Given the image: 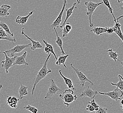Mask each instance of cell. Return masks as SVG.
Masks as SVG:
<instances>
[{
  "instance_id": "obj_1",
  "label": "cell",
  "mask_w": 123,
  "mask_h": 113,
  "mask_svg": "<svg viewBox=\"0 0 123 113\" xmlns=\"http://www.w3.org/2000/svg\"><path fill=\"white\" fill-rule=\"evenodd\" d=\"M52 54H49L47 58L46 59L44 64H43V67L40 70L38 71V74L36 76V78L33 81V87L31 90V95H33L34 91L35 90L36 86L38 83L43 80L44 78H45L48 74L51 73L52 71L49 69H48L47 67L48 62L49 61L50 57L51 56Z\"/></svg>"
},
{
  "instance_id": "obj_2",
  "label": "cell",
  "mask_w": 123,
  "mask_h": 113,
  "mask_svg": "<svg viewBox=\"0 0 123 113\" xmlns=\"http://www.w3.org/2000/svg\"><path fill=\"white\" fill-rule=\"evenodd\" d=\"M104 4L103 2L99 3H94L92 1V0H90L88 1H86L84 3V5L86 8L87 11L86 12V15H87L89 22V25L90 27L93 26V24L92 21V15L96 8L100 5Z\"/></svg>"
},
{
  "instance_id": "obj_3",
  "label": "cell",
  "mask_w": 123,
  "mask_h": 113,
  "mask_svg": "<svg viewBox=\"0 0 123 113\" xmlns=\"http://www.w3.org/2000/svg\"><path fill=\"white\" fill-rule=\"evenodd\" d=\"M74 91L73 89H66L62 94L59 95V97L62 99L64 104L67 107H69L70 104L76 100L78 97L76 94L74 95Z\"/></svg>"
},
{
  "instance_id": "obj_4",
  "label": "cell",
  "mask_w": 123,
  "mask_h": 113,
  "mask_svg": "<svg viewBox=\"0 0 123 113\" xmlns=\"http://www.w3.org/2000/svg\"><path fill=\"white\" fill-rule=\"evenodd\" d=\"M50 80L51 84L49 86L47 92L45 97V99H51L52 97L54 96L55 95L59 94L62 91V90L57 86L52 78L50 79Z\"/></svg>"
},
{
  "instance_id": "obj_5",
  "label": "cell",
  "mask_w": 123,
  "mask_h": 113,
  "mask_svg": "<svg viewBox=\"0 0 123 113\" xmlns=\"http://www.w3.org/2000/svg\"><path fill=\"white\" fill-rule=\"evenodd\" d=\"M71 68L73 69L74 72L75 73L76 75L78 77V78L80 80V85L82 87H84L85 86V84L86 82L90 83L92 86L94 85V84L82 72L80 71L78 69L75 68L73 65V64H71Z\"/></svg>"
},
{
  "instance_id": "obj_6",
  "label": "cell",
  "mask_w": 123,
  "mask_h": 113,
  "mask_svg": "<svg viewBox=\"0 0 123 113\" xmlns=\"http://www.w3.org/2000/svg\"><path fill=\"white\" fill-rule=\"evenodd\" d=\"M99 94L107 96L116 101H117L118 100H121V97L123 96V91L121 90L117 87L113 91L107 93L99 92Z\"/></svg>"
},
{
  "instance_id": "obj_7",
  "label": "cell",
  "mask_w": 123,
  "mask_h": 113,
  "mask_svg": "<svg viewBox=\"0 0 123 113\" xmlns=\"http://www.w3.org/2000/svg\"><path fill=\"white\" fill-rule=\"evenodd\" d=\"M0 53L5 54V60L1 61V63L2 64V67L5 69L6 73L7 74L8 73V69L13 66V64L15 61L17 56H14V57H10L5 51H0Z\"/></svg>"
},
{
  "instance_id": "obj_8",
  "label": "cell",
  "mask_w": 123,
  "mask_h": 113,
  "mask_svg": "<svg viewBox=\"0 0 123 113\" xmlns=\"http://www.w3.org/2000/svg\"><path fill=\"white\" fill-rule=\"evenodd\" d=\"M31 45V44H29L26 45H17L11 49L7 50L5 51V52L7 54L8 56L10 57H13L14 56L15 54L20 53V52H21L23 50L30 47Z\"/></svg>"
},
{
  "instance_id": "obj_9",
  "label": "cell",
  "mask_w": 123,
  "mask_h": 113,
  "mask_svg": "<svg viewBox=\"0 0 123 113\" xmlns=\"http://www.w3.org/2000/svg\"><path fill=\"white\" fill-rule=\"evenodd\" d=\"M67 0H63V5L62 6V8L61 11L59 13L58 16L55 18L54 21L52 23V24L51 25V27L52 28H58L59 26H60V24L62 21V17L64 11L66 9V5H67Z\"/></svg>"
},
{
  "instance_id": "obj_10",
  "label": "cell",
  "mask_w": 123,
  "mask_h": 113,
  "mask_svg": "<svg viewBox=\"0 0 123 113\" xmlns=\"http://www.w3.org/2000/svg\"><path fill=\"white\" fill-rule=\"evenodd\" d=\"M98 94H99V92H97V90H94L92 88H91L89 86H88L81 93L80 97H88L90 99H92L94 98Z\"/></svg>"
},
{
  "instance_id": "obj_11",
  "label": "cell",
  "mask_w": 123,
  "mask_h": 113,
  "mask_svg": "<svg viewBox=\"0 0 123 113\" xmlns=\"http://www.w3.org/2000/svg\"><path fill=\"white\" fill-rule=\"evenodd\" d=\"M21 34L22 35L25 36L28 39L31 41V43L32 46L31 47V50L32 51H34L37 49H43V45L41 44L38 41H36V40H33L32 39H31L30 37L29 36L27 35L24 32V28H22V31L21 32Z\"/></svg>"
},
{
  "instance_id": "obj_12",
  "label": "cell",
  "mask_w": 123,
  "mask_h": 113,
  "mask_svg": "<svg viewBox=\"0 0 123 113\" xmlns=\"http://www.w3.org/2000/svg\"><path fill=\"white\" fill-rule=\"evenodd\" d=\"M27 52L25 51L23 54L20 56H17L15 61H14L13 66L24 65L29 66V64L26 61V56L27 55Z\"/></svg>"
},
{
  "instance_id": "obj_13",
  "label": "cell",
  "mask_w": 123,
  "mask_h": 113,
  "mask_svg": "<svg viewBox=\"0 0 123 113\" xmlns=\"http://www.w3.org/2000/svg\"><path fill=\"white\" fill-rule=\"evenodd\" d=\"M43 42L45 45V47H44L45 52L46 54H53L54 56L55 60H57L58 58H57L56 54L55 53L54 48H53V47L52 45L49 44L47 41H46L44 39H43Z\"/></svg>"
},
{
  "instance_id": "obj_14",
  "label": "cell",
  "mask_w": 123,
  "mask_h": 113,
  "mask_svg": "<svg viewBox=\"0 0 123 113\" xmlns=\"http://www.w3.org/2000/svg\"><path fill=\"white\" fill-rule=\"evenodd\" d=\"M12 7L8 5H3L0 7V17L3 18H6L10 15L8 11Z\"/></svg>"
},
{
  "instance_id": "obj_15",
  "label": "cell",
  "mask_w": 123,
  "mask_h": 113,
  "mask_svg": "<svg viewBox=\"0 0 123 113\" xmlns=\"http://www.w3.org/2000/svg\"><path fill=\"white\" fill-rule=\"evenodd\" d=\"M33 13H34L33 11H31L29 13V14L25 16H21L20 15L18 16L16 18V21H15L16 23L19 24H21L22 25H23L24 24H26L27 22L28 21V19L29 18V17L31 15H32Z\"/></svg>"
},
{
  "instance_id": "obj_16",
  "label": "cell",
  "mask_w": 123,
  "mask_h": 113,
  "mask_svg": "<svg viewBox=\"0 0 123 113\" xmlns=\"http://www.w3.org/2000/svg\"><path fill=\"white\" fill-rule=\"evenodd\" d=\"M76 3L77 2L74 3L73 4V5L71 7H69L68 9H67L66 10V18L65 19V21H64L63 24L62 25L59 26L58 28H62V27L66 23L67 21L70 17V16L72 15V14H73L74 10L75 9H78V7H75L76 4Z\"/></svg>"
},
{
  "instance_id": "obj_17",
  "label": "cell",
  "mask_w": 123,
  "mask_h": 113,
  "mask_svg": "<svg viewBox=\"0 0 123 113\" xmlns=\"http://www.w3.org/2000/svg\"><path fill=\"white\" fill-rule=\"evenodd\" d=\"M121 25L119 23V21H117L116 22H115L114 26V32L115 34L118 36L119 38L121 39L123 44V34L121 29Z\"/></svg>"
},
{
  "instance_id": "obj_18",
  "label": "cell",
  "mask_w": 123,
  "mask_h": 113,
  "mask_svg": "<svg viewBox=\"0 0 123 113\" xmlns=\"http://www.w3.org/2000/svg\"><path fill=\"white\" fill-rule=\"evenodd\" d=\"M19 99L14 96H9L7 98V104L12 108H17Z\"/></svg>"
},
{
  "instance_id": "obj_19",
  "label": "cell",
  "mask_w": 123,
  "mask_h": 113,
  "mask_svg": "<svg viewBox=\"0 0 123 113\" xmlns=\"http://www.w3.org/2000/svg\"><path fill=\"white\" fill-rule=\"evenodd\" d=\"M59 74L61 76L62 78H63L64 82L65 83L66 85H67V86L69 88V89H73V90H76V88H75V87H74V84L73 83L72 80H71V79L65 77L62 73L61 70H59Z\"/></svg>"
},
{
  "instance_id": "obj_20",
  "label": "cell",
  "mask_w": 123,
  "mask_h": 113,
  "mask_svg": "<svg viewBox=\"0 0 123 113\" xmlns=\"http://www.w3.org/2000/svg\"><path fill=\"white\" fill-rule=\"evenodd\" d=\"M53 29L54 30L55 32L56 36V40L55 42L57 44L58 47H59V48L60 49L62 54L64 55L65 54V52L63 49V41H62V40L61 38L59 37V36L58 35V33H57V31L56 30L55 28H54Z\"/></svg>"
},
{
  "instance_id": "obj_21",
  "label": "cell",
  "mask_w": 123,
  "mask_h": 113,
  "mask_svg": "<svg viewBox=\"0 0 123 113\" xmlns=\"http://www.w3.org/2000/svg\"><path fill=\"white\" fill-rule=\"evenodd\" d=\"M28 86H26L22 84L20 85V87L18 90V93L19 95V99H23L25 96L28 94Z\"/></svg>"
},
{
  "instance_id": "obj_22",
  "label": "cell",
  "mask_w": 123,
  "mask_h": 113,
  "mask_svg": "<svg viewBox=\"0 0 123 113\" xmlns=\"http://www.w3.org/2000/svg\"><path fill=\"white\" fill-rule=\"evenodd\" d=\"M62 30L60 31V32L61 31H63L62 32V37L65 38L67 37L69 33L72 30V26L69 23V22H66L63 26L62 27Z\"/></svg>"
},
{
  "instance_id": "obj_23",
  "label": "cell",
  "mask_w": 123,
  "mask_h": 113,
  "mask_svg": "<svg viewBox=\"0 0 123 113\" xmlns=\"http://www.w3.org/2000/svg\"><path fill=\"white\" fill-rule=\"evenodd\" d=\"M107 27L103 28L99 27H95L90 30V32H92L97 35H101L107 32Z\"/></svg>"
},
{
  "instance_id": "obj_24",
  "label": "cell",
  "mask_w": 123,
  "mask_h": 113,
  "mask_svg": "<svg viewBox=\"0 0 123 113\" xmlns=\"http://www.w3.org/2000/svg\"><path fill=\"white\" fill-rule=\"evenodd\" d=\"M69 54L66 55H63L62 56H60L59 57L56 61L55 62V64L56 65H62L65 68H67L66 64H65V62L66 61V59L67 57L69 56Z\"/></svg>"
},
{
  "instance_id": "obj_25",
  "label": "cell",
  "mask_w": 123,
  "mask_h": 113,
  "mask_svg": "<svg viewBox=\"0 0 123 113\" xmlns=\"http://www.w3.org/2000/svg\"><path fill=\"white\" fill-rule=\"evenodd\" d=\"M103 2L104 3V4L105 5V6H106L109 10V12L111 14H112V15L114 19V21L115 22H116L117 21V19L115 18V17L114 16V14L113 12V9L111 7V5L110 4V2L109 1V0H102Z\"/></svg>"
},
{
  "instance_id": "obj_26",
  "label": "cell",
  "mask_w": 123,
  "mask_h": 113,
  "mask_svg": "<svg viewBox=\"0 0 123 113\" xmlns=\"http://www.w3.org/2000/svg\"><path fill=\"white\" fill-rule=\"evenodd\" d=\"M108 54L109 55V58L111 59H113L115 62H117V61L118 60V57L119 54L117 52H114L112 49H110L107 51Z\"/></svg>"
},
{
  "instance_id": "obj_27",
  "label": "cell",
  "mask_w": 123,
  "mask_h": 113,
  "mask_svg": "<svg viewBox=\"0 0 123 113\" xmlns=\"http://www.w3.org/2000/svg\"><path fill=\"white\" fill-rule=\"evenodd\" d=\"M119 81L117 83H111V85L114 86H116L117 88L123 91V80L121 78L120 74L118 75Z\"/></svg>"
},
{
  "instance_id": "obj_28",
  "label": "cell",
  "mask_w": 123,
  "mask_h": 113,
  "mask_svg": "<svg viewBox=\"0 0 123 113\" xmlns=\"http://www.w3.org/2000/svg\"><path fill=\"white\" fill-rule=\"evenodd\" d=\"M0 27H1L6 32V33H7V34H8L9 35H11L12 37H14V34L11 32L7 24H5L4 22H0Z\"/></svg>"
},
{
  "instance_id": "obj_29",
  "label": "cell",
  "mask_w": 123,
  "mask_h": 113,
  "mask_svg": "<svg viewBox=\"0 0 123 113\" xmlns=\"http://www.w3.org/2000/svg\"><path fill=\"white\" fill-rule=\"evenodd\" d=\"M23 109L27 110L28 111H30L31 112L33 113H37L38 111V110L36 107L34 106H31L30 105H28L27 106H25L23 107Z\"/></svg>"
},
{
  "instance_id": "obj_30",
  "label": "cell",
  "mask_w": 123,
  "mask_h": 113,
  "mask_svg": "<svg viewBox=\"0 0 123 113\" xmlns=\"http://www.w3.org/2000/svg\"><path fill=\"white\" fill-rule=\"evenodd\" d=\"M0 40H7V41H9L10 42H11L12 43L13 45H14V42H16V40L15 38H14L13 37H12L11 35L8 36V37H0Z\"/></svg>"
},
{
  "instance_id": "obj_31",
  "label": "cell",
  "mask_w": 123,
  "mask_h": 113,
  "mask_svg": "<svg viewBox=\"0 0 123 113\" xmlns=\"http://www.w3.org/2000/svg\"><path fill=\"white\" fill-rule=\"evenodd\" d=\"M88 103L89 104H90L93 106L95 108V111H97L99 109V106L97 103V102L95 101L94 98L92 99V100L91 101H89L88 102Z\"/></svg>"
},
{
  "instance_id": "obj_32",
  "label": "cell",
  "mask_w": 123,
  "mask_h": 113,
  "mask_svg": "<svg viewBox=\"0 0 123 113\" xmlns=\"http://www.w3.org/2000/svg\"><path fill=\"white\" fill-rule=\"evenodd\" d=\"M108 110V108L104 107L99 106V109L97 111H95V112L97 113H107V111Z\"/></svg>"
},
{
  "instance_id": "obj_33",
  "label": "cell",
  "mask_w": 123,
  "mask_h": 113,
  "mask_svg": "<svg viewBox=\"0 0 123 113\" xmlns=\"http://www.w3.org/2000/svg\"><path fill=\"white\" fill-rule=\"evenodd\" d=\"M86 111L90 112H92L93 111H95V108L90 104H88L86 108Z\"/></svg>"
},
{
  "instance_id": "obj_34",
  "label": "cell",
  "mask_w": 123,
  "mask_h": 113,
  "mask_svg": "<svg viewBox=\"0 0 123 113\" xmlns=\"http://www.w3.org/2000/svg\"><path fill=\"white\" fill-rule=\"evenodd\" d=\"M9 35H8L7 33L1 27L0 28V37H8Z\"/></svg>"
},
{
  "instance_id": "obj_35",
  "label": "cell",
  "mask_w": 123,
  "mask_h": 113,
  "mask_svg": "<svg viewBox=\"0 0 123 113\" xmlns=\"http://www.w3.org/2000/svg\"><path fill=\"white\" fill-rule=\"evenodd\" d=\"M114 32V27H107V32L109 34H111Z\"/></svg>"
},
{
  "instance_id": "obj_36",
  "label": "cell",
  "mask_w": 123,
  "mask_h": 113,
  "mask_svg": "<svg viewBox=\"0 0 123 113\" xmlns=\"http://www.w3.org/2000/svg\"><path fill=\"white\" fill-rule=\"evenodd\" d=\"M123 15H121L120 17H117V21H119L120 19H121V18H123Z\"/></svg>"
},
{
  "instance_id": "obj_37",
  "label": "cell",
  "mask_w": 123,
  "mask_h": 113,
  "mask_svg": "<svg viewBox=\"0 0 123 113\" xmlns=\"http://www.w3.org/2000/svg\"><path fill=\"white\" fill-rule=\"evenodd\" d=\"M121 107H123L122 108V110L123 111V99L121 100Z\"/></svg>"
},
{
  "instance_id": "obj_38",
  "label": "cell",
  "mask_w": 123,
  "mask_h": 113,
  "mask_svg": "<svg viewBox=\"0 0 123 113\" xmlns=\"http://www.w3.org/2000/svg\"><path fill=\"white\" fill-rule=\"evenodd\" d=\"M117 2L119 4H121V3H123V0H117Z\"/></svg>"
},
{
  "instance_id": "obj_39",
  "label": "cell",
  "mask_w": 123,
  "mask_h": 113,
  "mask_svg": "<svg viewBox=\"0 0 123 113\" xmlns=\"http://www.w3.org/2000/svg\"><path fill=\"white\" fill-rule=\"evenodd\" d=\"M119 62L121 63V64L122 65V66H123V59L122 60V61H121V60H119Z\"/></svg>"
},
{
  "instance_id": "obj_40",
  "label": "cell",
  "mask_w": 123,
  "mask_h": 113,
  "mask_svg": "<svg viewBox=\"0 0 123 113\" xmlns=\"http://www.w3.org/2000/svg\"><path fill=\"white\" fill-rule=\"evenodd\" d=\"M76 2L77 3V4H79L80 3V0H76Z\"/></svg>"
},
{
  "instance_id": "obj_41",
  "label": "cell",
  "mask_w": 123,
  "mask_h": 113,
  "mask_svg": "<svg viewBox=\"0 0 123 113\" xmlns=\"http://www.w3.org/2000/svg\"><path fill=\"white\" fill-rule=\"evenodd\" d=\"M120 75V76H121V78H122V80H123V77H122V76H121V75Z\"/></svg>"
}]
</instances>
